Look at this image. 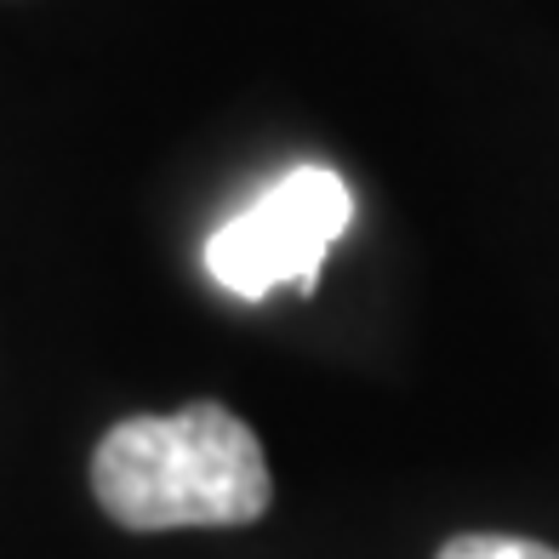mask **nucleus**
Wrapping results in <instances>:
<instances>
[{"label":"nucleus","instance_id":"obj_2","mask_svg":"<svg viewBox=\"0 0 559 559\" xmlns=\"http://www.w3.org/2000/svg\"><path fill=\"white\" fill-rule=\"evenodd\" d=\"M348 223H354V194L343 177L332 166H297L206 240V274L228 297L246 302L280 286L314 292L325 251L343 240Z\"/></svg>","mask_w":559,"mask_h":559},{"label":"nucleus","instance_id":"obj_3","mask_svg":"<svg viewBox=\"0 0 559 559\" xmlns=\"http://www.w3.org/2000/svg\"><path fill=\"white\" fill-rule=\"evenodd\" d=\"M435 559H559V548L531 537H497V531H468V537H451Z\"/></svg>","mask_w":559,"mask_h":559},{"label":"nucleus","instance_id":"obj_1","mask_svg":"<svg viewBox=\"0 0 559 559\" xmlns=\"http://www.w3.org/2000/svg\"><path fill=\"white\" fill-rule=\"evenodd\" d=\"M92 491L126 531L251 525L269 514L274 479L263 440L217 400L171 417H126L92 451Z\"/></svg>","mask_w":559,"mask_h":559}]
</instances>
